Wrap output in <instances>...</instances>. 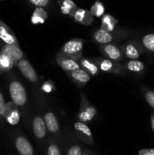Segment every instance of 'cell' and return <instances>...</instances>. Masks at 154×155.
Returning <instances> with one entry per match:
<instances>
[{
  "instance_id": "obj_19",
  "label": "cell",
  "mask_w": 154,
  "mask_h": 155,
  "mask_svg": "<svg viewBox=\"0 0 154 155\" xmlns=\"http://www.w3.org/2000/svg\"><path fill=\"white\" fill-rule=\"evenodd\" d=\"M45 126L48 131L51 133H56L59 130V124L54 114L51 112H48L44 117Z\"/></svg>"
},
{
  "instance_id": "obj_34",
  "label": "cell",
  "mask_w": 154,
  "mask_h": 155,
  "mask_svg": "<svg viewBox=\"0 0 154 155\" xmlns=\"http://www.w3.org/2000/svg\"><path fill=\"white\" fill-rule=\"evenodd\" d=\"M150 120H151V127H152V130H153L154 132V114H151Z\"/></svg>"
},
{
  "instance_id": "obj_14",
  "label": "cell",
  "mask_w": 154,
  "mask_h": 155,
  "mask_svg": "<svg viewBox=\"0 0 154 155\" xmlns=\"http://www.w3.org/2000/svg\"><path fill=\"white\" fill-rule=\"evenodd\" d=\"M72 18L75 21L82 25H91L94 21V16L90 11L82 8H78Z\"/></svg>"
},
{
  "instance_id": "obj_33",
  "label": "cell",
  "mask_w": 154,
  "mask_h": 155,
  "mask_svg": "<svg viewBox=\"0 0 154 155\" xmlns=\"http://www.w3.org/2000/svg\"><path fill=\"white\" fill-rule=\"evenodd\" d=\"M42 89H43L44 91H45V92H51V89H52V86H50L48 83H45V85L42 86Z\"/></svg>"
},
{
  "instance_id": "obj_20",
  "label": "cell",
  "mask_w": 154,
  "mask_h": 155,
  "mask_svg": "<svg viewBox=\"0 0 154 155\" xmlns=\"http://www.w3.org/2000/svg\"><path fill=\"white\" fill-rule=\"evenodd\" d=\"M60 5V11L63 15H68L73 17L75 12L78 10L76 5L72 0H63L59 2Z\"/></svg>"
},
{
  "instance_id": "obj_9",
  "label": "cell",
  "mask_w": 154,
  "mask_h": 155,
  "mask_svg": "<svg viewBox=\"0 0 154 155\" xmlns=\"http://www.w3.org/2000/svg\"><path fill=\"white\" fill-rule=\"evenodd\" d=\"M56 61L57 64L62 68L66 72H72V71H75L80 68V65L77 61L71 58L67 57L64 55L62 53L59 52L56 57Z\"/></svg>"
},
{
  "instance_id": "obj_11",
  "label": "cell",
  "mask_w": 154,
  "mask_h": 155,
  "mask_svg": "<svg viewBox=\"0 0 154 155\" xmlns=\"http://www.w3.org/2000/svg\"><path fill=\"white\" fill-rule=\"evenodd\" d=\"M16 66L19 68L21 72L22 73L23 75L28 79L32 83H36L38 80V76L36 74V71L32 66L31 64L26 59H22L20 61L18 62Z\"/></svg>"
},
{
  "instance_id": "obj_8",
  "label": "cell",
  "mask_w": 154,
  "mask_h": 155,
  "mask_svg": "<svg viewBox=\"0 0 154 155\" xmlns=\"http://www.w3.org/2000/svg\"><path fill=\"white\" fill-rule=\"evenodd\" d=\"M0 39L7 45L20 47L18 40L11 29L0 19Z\"/></svg>"
},
{
  "instance_id": "obj_28",
  "label": "cell",
  "mask_w": 154,
  "mask_h": 155,
  "mask_svg": "<svg viewBox=\"0 0 154 155\" xmlns=\"http://www.w3.org/2000/svg\"><path fill=\"white\" fill-rule=\"evenodd\" d=\"M5 105V102L4 96H3L2 93L0 90V124L2 123V120L4 119L3 118V114H4Z\"/></svg>"
},
{
  "instance_id": "obj_2",
  "label": "cell",
  "mask_w": 154,
  "mask_h": 155,
  "mask_svg": "<svg viewBox=\"0 0 154 155\" xmlns=\"http://www.w3.org/2000/svg\"><path fill=\"white\" fill-rule=\"evenodd\" d=\"M97 114V110L87 99L85 95L81 93V103L80 109L77 114L76 118L79 122L87 123L92 120Z\"/></svg>"
},
{
  "instance_id": "obj_1",
  "label": "cell",
  "mask_w": 154,
  "mask_h": 155,
  "mask_svg": "<svg viewBox=\"0 0 154 155\" xmlns=\"http://www.w3.org/2000/svg\"><path fill=\"white\" fill-rule=\"evenodd\" d=\"M84 44L85 40L79 38H74L67 41L62 46L60 52L79 61L82 58Z\"/></svg>"
},
{
  "instance_id": "obj_18",
  "label": "cell",
  "mask_w": 154,
  "mask_h": 155,
  "mask_svg": "<svg viewBox=\"0 0 154 155\" xmlns=\"http://www.w3.org/2000/svg\"><path fill=\"white\" fill-rule=\"evenodd\" d=\"M78 62L80 67L85 71H86L89 75L97 76L99 74V68H98L93 60H90V59L85 58H82Z\"/></svg>"
},
{
  "instance_id": "obj_16",
  "label": "cell",
  "mask_w": 154,
  "mask_h": 155,
  "mask_svg": "<svg viewBox=\"0 0 154 155\" xmlns=\"http://www.w3.org/2000/svg\"><path fill=\"white\" fill-rule=\"evenodd\" d=\"M69 77L75 83L82 86L85 85L91 80V76L81 68L69 72Z\"/></svg>"
},
{
  "instance_id": "obj_27",
  "label": "cell",
  "mask_w": 154,
  "mask_h": 155,
  "mask_svg": "<svg viewBox=\"0 0 154 155\" xmlns=\"http://www.w3.org/2000/svg\"><path fill=\"white\" fill-rule=\"evenodd\" d=\"M142 92H143L146 102L151 107L154 109V91L147 88H142Z\"/></svg>"
},
{
  "instance_id": "obj_22",
  "label": "cell",
  "mask_w": 154,
  "mask_h": 155,
  "mask_svg": "<svg viewBox=\"0 0 154 155\" xmlns=\"http://www.w3.org/2000/svg\"><path fill=\"white\" fill-rule=\"evenodd\" d=\"M117 23L118 21L114 17L110 15H105L102 17L101 19V29L112 33L114 30Z\"/></svg>"
},
{
  "instance_id": "obj_5",
  "label": "cell",
  "mask_w": 154,
  "mask_h": 155,
  "mask_svg": "<svg viewBox=\"0 0 154 155\" xmlns=\"http://www.w3.org/2000/svg\"><path fill=\"white\" fill-rule=\"evenodd\" d=\"M93 61L96 64L99 70H101L103 72L118 74H120L122 71V67L120 64L110 60V59L96 58Z\"/></svg>"
},
{
  "instance_id": "obj_13",
  "label": "cell",
  "mask_w": 154,
  "mask_h": 155,
  "mask_svg": "<svg viewBox=\"0 0 154 155\" xmlns=\"http://www.w3.org/2000/svg\"><path fill=\"white\" fill-rule=\"evenodd\" d=\"M15 148L21 155H33L31 144L24 136H18L15 139Z\"/></svg>"
},
{
  "instance_id": "obj_24",
  "label": "cell",
  "mask_w": 154,
  "mask_h": 155,
  "mask_svg": "<svg viewBox=\"0 0 154 155\" xmlns=\"http://www.w3.org/2000/svg\"><path fill=\"white\" fill-rule=\"evenodd\" d=\"M125 68L131 72L140 74L145 70V65L140 61L130 60L125 63Z\"/></svg>"
},
{
  "instance_id": "obj_26",
  "label": "cell",
  "mask_w": 154,
  "mask_h": 155,
  "mask_svg": "<svg viewBox=\"0 0 154 155\" xmlns=\"http://www.w3.org/2000/svg\"><path fill=\"white\" fill-rule=\"evenodd\" d=\"M142 45L149 51L154 52V33H148L142 38Z\"/></svg>"
},
{
  "instance_id": "obj_3",
  "label": "cell",
  "mask_w": 154,
  "mask_h": 155,
  "mask_svg": "<svg viewBox=\"0 0 154 155\" xmlns=\"http://www.w3.org/2000/svg\"><path fill=\"white\" fill-rule=\"evenodd\" d=\"M9 93L12 101L18 106H24L27 102V93L23 85L17 80L9 83Z\"/></svg>"
},
{
  "instance_id": "obj_32",
  "label": "cell",
  "mask_w": 154,
  "mask_h": 155,
  "mask_svg": "<svg viewBox=\"0 0 154 155\" xmlns=\"http://www.w3.org/2000/svg\"><path fill=\"white\" fill-rule=\"evenodd\" d=\"M138 155H154V149L152 148L141 149L139 151Z\"/></svg>"
},
{
  "instance_id": "obj_4",
  "label": "cell",
  "mask_w": 154,
  "mask_h": 155,
  "mask_svg": "<svg viewBox=\"0 0 154 155\" xmlns=\"http://www.w3.org/2000/svg\"><path fill=\"white\" fill-rule=\"evenodd\" d=\"M124 56L131 60H137L143 51V46L135 40H129L120 46Z\"/></svg>"
},
{
  "instance_id": "obj_31",
  "label": "cell",
  "mask_w": 154,
  "mask_h": 155,
  "mask_svg": "<svg viewBox=\"0 0 154 155\" xmlns=\"http://www.w3.org/2000/svg\"><path fill=\"white\" fill-rule=\"evenodd\" d=\"M67 155H82V149L78 145H73L68 151Z\"/></svg>"
},
{
  "instance_id": "obj_7",
  "label": "cell",
  "mask_w": 154,
  "mask_h": 155,
  "mask_svg": "<svg viewBox=\"0 0 154 155\" xmlns=\"http://www.w3.org/2000/svg\"><path fill=\"white\" fill-rule=\"evenodd\" d=\"M3 118L9 124L12 126L17 125L20 121V113L18 109V105L13 101L5 103V105Z\"/></svg>"
},
{
  "instance_id": "obj_6",
  "label": "cell",
  "mask_w": 154,
  "mask_h": 155,
  "mask_svg": "<svg viewBox=\"0 0 154 155\" xmlns=\"http://www.w3.org/2000/svg\"><path fill=\"white\" fill-rule=\"evenodd\" d=\"M100 50L104 54V56H105L107 59H110L115 62H119L123 61L124 54L120 47L109 43L100 45Z\"/></svg>"
},
{
  "instance_id": "obj_25",
  "label": "cell",
  "mask_w": 154,
  "mask_h": 155,
  "mask_svg": "<svg viewBox=\"0 0 154 155\" xmlns=\"http://www.w3.org/2000/svg\"><path fill=\"white\" fill-rule=\"evenodd\" d=\"M104 11H105V8H104L103 3L101 2L99 0H98L91 6L90 12L93 16L97 17V18H101V17L104 16Z\"/></svg>"
},
{
  "instance_id": "obj_30",
  "label": "cell",
  "mask_w": 154,
  "mask_h": 155,
  "mask_svg": "<svg viewBox=\"0 0 154 155\" xmlns=\"http://www.w3.org/2000/svg\"><path fill=\"white\" fill-rule=\"evenodd\" d=\"M48 155H60V150L55 144H51L48 148Z\"/></svg>"
},
{
  "instance_id": "obj_12",
  "label": "cell",
  "mask_w": 154,
  "mask_h": 155,
  "mask_svg": "<svg viewBox=\"0 0 154 155\" xmlns=\"http://www.w3.org/2000/svg\"><path fill=\"white\" fill-rule=\"evenodd\" d=\"M18 62L6 51L1 49L0 51V74L10 71Z\"/></svg>"
},
{
  "instance_id": "obj_29",
  "label": "cell",
  "mask_w": 154,
  "mask_h": 155,
  "mask_svg": "<svg viewBox=\"0 0 154 155\" xmlns=\"http://www.w3.org/2000/svg\"><path fill=\"white\" fill-rule=\"evenodd\" d=\"M29 1L37 8H42L48 5L49 0H29Z\"/></svg>"
},
{
  "instance_id": "obj_23",
  "label": "cell",
  "mask_w": 154,
  "mask_h": 155,
  "mask_svg": "<svg viewBox=\"0 0 154 155\" xmlns=\"http://www.w3.org/2000/svg\"><path fill=\"white\" fill-rule=\"evenodd\" d=\"M48 18V13L42 8H36L31 17V22L33 24H43Z\"/></svg>"
},
{
  "instance_id": "obj_17",
  "label": "cell",
  "mask_w": 154,
  "mask_h": 155,
  "mask_svg": "<svg viewBox=\"0 0 154 155\" xmlns=\"http://www.w3.org/2000/svg\"><path fill=\"white\" fill-rule=\"evenodd\" d=\"M33 129L34 135L38 139H43L46 135V126L41 117H36L33 119Z\"/></svg>"
},
{
  "instance_id": "obj_10",
  "label": "cell",
  "mask_w": 154,
  "mask_h": 155,
  "mask_svg": "<svg viewBox=\"0 0 154 155\" xmlns=\"http://www.w3.org/2000/svg\"><path fill=\"white\" fill-rule=\"evenodd\" d=\"M74 128H75L77 136L82 141H83L85 143L88 144V145H94V139L91 132L85 123L78 121L74 125Z\"/></svg>"
},
{
  "instance_id": "obj_35",
  "label": "cell",
  "mask_w": 154,
  "mask_h": 155,
  "mask_svg": "<svg viewBox=\"0 0 154 155\" xmlns=\"http://www.w3.org/2000/svg\"><path fill=\"white\" fill-rule=\"evenodd\" d=\"M0 1H4V0H0Z\"/></svg>"
},
{
  "instance_id": "obj_15",
  "label": "cell",
  "mask_w": 154,
  "mask_h": 155,
  "mask_svg": "<svg viewBox=\"0 0 154 155\" xmlns=\"http://www.w3.org/2000/svg\"><path fill=\"white\" fill-rule=\"evenodd\" d=\"M93 39L98 43L101 45H105V44L110 43L114 39V36L111 32L100 29L94 33Z\"/></svg>"
},
{
  "instance_id": "obj_21",
  "label": "cell",
  "mask_w": 154,
  "mask_h": 155,
  "mask_svg": "<svg viewBox=\"0 0 154 155\" xmlns=\"http://www.w3.org/2000/svg\"><path fill=\"white\" fill-rule=\"evenodd\" d=\"M2 49L4 50L7 53H8L17 62L20 61L21 60L24 59V54L20 47L16 46V45H7L5 44Z\"/></svg>"
}]
</instances>
